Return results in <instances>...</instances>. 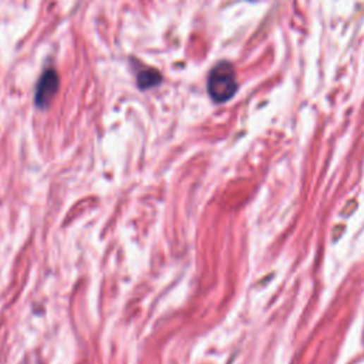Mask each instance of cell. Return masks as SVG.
<instances>
[{"label":"cell","instance_id":"cell-1","mask_svg":"<svg viewBox=\"0 0 364 364\" xmlns=\"http://www.w3.org/2000/svg\"><path fill=\"white\" fill-rule=\"evenodd\" d=\"M238 90L236 73L229 61L218 63L208 77V93L215 103L231 100Z\"/></svg>","mask_w":364,"mask_h":364},{"label":"cell","instance_id":"cell-2","mask_svg":"<svg viewBox=\"0 0 364 364\" xmlns=\"http://www.w3.org/2000/svg\"><path fill=\"white\" fill-rule=\"evenodd\" d=\"M57 90H59V75L56 70L49 68L42 74L36 85V96H35L36 106L39 109H47L51 100L56 97Z\"/></svg>","mask_w":364,"mask_h":364},{"label":"cell","instance_id":"cell-3","mask_svg":"<svg viewBox=\"0 0 364 364\" xmlns=\"http://www.w3.org/2000/svg\"><path fill=\"white\" fill-rule=\"evenodd\" d=\"M162 77L155 68H142L137 74V84L141 90L152 88L158 84H161Z\"/></svg>","mask_w":364,"mask_h":364}]
</instances>
